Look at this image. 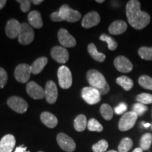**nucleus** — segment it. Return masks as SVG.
Here are the masks:
<instances>
[{
	"label": "nucleus",
	"instance_id": "nucleus-13",
	"mask_svg": "<svg viewBox=\"0 0 152 152\" xmlns=\"http://www.w3.org/2000/svg\"><path fill=\"white\" fill-rule=\"evenodd\" d=\"M45 98L50 104H54L56 102L58 98V90L54 82L49 80L46 83L45 88Z\"/></svg>",
	"mask_w": 152,
	"mask_h": 152
},
{
	"label": "nucleus",
	"instance_id": "nucleus-35",
	"mask_svg": "<svg viewBox=\"0 0 152 152\" xmlns=\"http://www.w3.org/2000/svg\"><path fill=\"white\" fill-rule=\"evenodd\" d=\"M148 110V107L146 105L140 104V103H136L133 104L132 106V111L134 112L138 116H142L143 114L147 112Z\"/></svg>",
	"mask_w": 152,
	"mask_h": 152
},
{
	"label": "nucleus",
	"instance_id": "nucleus-10",
	"mask_svg": "<svg viewBox=\"0 0 152 152\" xmlns=\"http://www.w3.org/2000/svg\"><path fill=\"white\" fill-rule=\"evenodd\" d=\"M58 146L67 152H73L75 151L76 144L75 142L71 137L66 134L65 133H59L56 137Z\"/></svg>",
	"mask_w": 152,
	"mask_h": 152
},
{
	"label": "nucleus",
	"instance_id": "nucleus-26",
	"mask_svg": "<svg viewBox=\"0 0 152 152\" xmlns=\"http://www.w3.org/2000/svg\"><path fill=\"white\" fill-rule=\"evenodd\" d=\"M152 144V134L147 132L144 134L140 139V148L143 151H147L149 149Z\"/></svg>",
	"mask_w": 152,
	"mask_h": 152
},
{
	"label": "nucleus",
	"instance_id": "nucleus-19",
	"mask_svg": "<svg viewBox=\"0 0 152 152\" xmlns=\"http://www.w3.org/2000/svg\"><path fill=\"white\" fill-rule=\"evenodd\" d=\"M127 29H128V24L123 20H118L113 21L110 25L109 32L111 35H118L125 33Z\"/></svg>",
	"mask_w": 152,
	"mask_h": 152
},
{
	"label": "nucleus",
	"instance_id": "nucleus-41",
	"mask_svg": "<svg viewBox=\"0 0 152 152\" xmlns=\"http://www.w3.org/2000/svg\"><path fill=\"white\" fill-rule=\"evenodd\" d=\"M6 4H7V1L6 0H0V10L4 8Z\"/></svg>",
	"mask_w": 152,
	"mask_h": 152
},
{
	"label": "nucleus",
	"instance_id": "nucleus-6",
	"mask_svg": "<svg viewBox=\"0 0 152 152\" xmlns=\"http://www.w3.org/2000/svg\"><path fill=\"white\" fill-rule=\"evenodd\" d=\"M57 76H58V84L61 88L68 89L71 87L73 84L72 73L67 66H61L58 70Z\"/></svg>",
	"mask_w": 152,
	"mask_h": 152
},
{
	"label": "nucleus",
	"instance_id": "nucleus-2",
	"mask_svg": "<svg viewBox=\"0 0 152 152\" xmlns=\"http://www.w3.org/2000/svg\"><path fill=\"white\" fill-rule=\"evenodd\" d=\"M87 80L90 87L97 89L99 92L109 86L104 76L97 70H89L87 73Z\"/></svg>",
	"mask_w": 152,
	"mask_h": 152
},
{
	"label": "nucleus",
	"instance_id": "nucleus-48",
	"mask_svg": "<svg viewBox=\"0 0 152 152\" xmlns=\"http://www.w3.org/2000/svg\"><path fill=\"white\" fill-rule=\"evenodd\" d=\"M39 152H43V151H39Z\"/></svg>",
	"mask_w": 152,
	"mask_h": 152
},
{
	"label": "nucleus",
	"instance_id": "nucleus-5",
	"mask_svg": "<svg viewBox=\"0 0 152 152\" xmlns=\"http://www.w3.org/2000/svg\"><path fill=\"white\" fill-rule=\"evenodd\" d=\"M138 115L132 111L125 113L120 119L118 128L121 131L125 132L132 129L135 125Z\"/></svg>",
	"mask_w": 152,
	"mask_h": 152
},
{
	"label": "nucleus",
	"instance_id": "nucleus-27",
	"mask_svg": "<svg viewBox=\"0 0 152 152\" xmlns=\"http://www.w3.org/2000/svg\"><path fill=\"white\" fill-rule=\"evenodd\" d=\"M113 110L107 104H104L100 107V113L106 121H111L113 116Z\"/></svg>",
	"mask_w": 152,
	"mask_h": 152
},
{
	"label": "nucleus",
	"instance_id": "nucleus-34",
	"mask_svg": "<svg viewBox=\"0 0 152 152\" xmlns=\"http://www.w3.org/2000/svg\"><path fill=\"white\" fill-rule=\"evenodd\" d=\"M108 147L109 144L107 141L105 140H101L92 146V151L94 152H105Z\"/></svg>",
	"mask_w": 152,
	"mask_h": 152
},
{
	"label": "nucleus",
	"instance_id": "nucleus-42",
	"mask_svg": "<svg viewBox=\"0 0 152 152\" xmlns=\"http://www.w3.org/2000/svg\"><path fill=\"white\" fill-rule=\"evenodd\" d=\"M42 1H43L42 0H33V1H32V3L35 5H37V4H41Z\"/></svg>",
	"mask_w": 152,
	"mask_h": 152
},
{
	"label": "nucleus",
	"instance_id": "nucleus-33",
	"mask_svg": "<svg viewBox=\"0 0 152 152\" xmlns=\"http://www.w3.org/2000/svg\"><path fill=\"white\" fill-rule=\"evenodd\" d=\"M136 101L138 103L144 105L152 104V94L149 93H142L136 96Z\"/></svg>",
	"mask_w": 152,
	"mask_h": 152
},
{
	"label": "nucleus",
	"instance_id": "nucleus-14",
	"mask_svg": "<svg viewBox=\"0 0 152 152\" xmlns=\"http://www.w3.org/2000/svg\"><path fill=\"white\" fill-rule=\"evenodd\" d=\"M58 39L63 47H73L76 45V40L67 30L61 28L58 32Z\"/></svg>",
	"mask_w": 152,
	"mask_h": 152
},
{
	"label": "nucleus",
	"instance_id": "nucleus-18",
	"mask_svg": "<svg viewBox=\"0 0 152 152\" xmlns=\"http://www.w3.org/2000/svg\"><path fill=\"white\" fill-rule=\"evenodd\" d=\"M16 145V138L13 134H6L0 141V152H12Z\"/></svg>",
	"mask_w": 152,
	"mask_h": 152
},
{
	"label": "nucleus",
	"instance_id": "nucleus-4",
	"mask_svg": "<svg viewBox=\"0 0 152 152\" xmlns=\"http://www.w3.org/2000/svg\"><path fill=\"white\" fill-rule=\"evenodd\" d=\"M34 37H35V33L33 27L29 23H23L18 37V42L23 45H30L33 41Z\"/></svg>",
	"mask_w": 152,
	"mask_h": 152
},
{
	"label": "nucleus",
	"instance_id": "nucleus-45",
	"mask_svg": "<svg viewBox=\"0 0 152 152\" xmlns=\"http://www.w3.org/2000/svg\"><path fill=\"white\" fill-rule=\"evenodd\" d=\"M96 2H97V3H100V4H102V3H103V2H104V0H96Z\"/></svg>",
	"mask_w": 152,
	"mask_h": 152
},
{
	"label": "nucleus",
	"instance_id": "nucleus-40",
	"mask_svg": "<svg viewBox=\"0 0 152 152\" xmlns=\"http://www.w3.org/2000/svg\"><path fill=\"white\" fill-rule=\"evenodd\" d=\"M26 149H27V147H24L23 145H22V146H20V147H17L16 149H15L14 152H30V151H26Z\"/></svg>",
	"mask_w": 152,
	"mask_h": 152
},
{
	"label": "nucleus",
	"instance_id": "nucleus-43",
	"mask_svg": "<svg viewBox=\"0 0 152 152\" xmlns=\"http://www.w3.org/2000/svg\"><path fill=\"white\" fill-rule=\"evenodd\" d=\"M132 152H143V150H142L140 147H139V148H136V149H134Z\"/></svg>",
	"mask_w": 152,
	"mask_h": 152
},
{
	"label": "nucleus",
	"instance_id": "nucleus-20",
	"mask_svg": "<svg viewBox=\"0 0 152 152\" xmlns=\"http://www.w3.org/2000/svg\"><path fill=\"white\" fill-rule=\"evenodd\" d=\"M28 21H29V24L33 28L39 29L43 26L42 18L41 14L39 11H32L28 14Z\"/></svg>",
	"mask_w": 152,
	"mask_h": 152
},
{
	"label": "nucleus",
	"instance_id": "nucleus-25",
	"mask_svg": "<svg viewBox=\"0 0 152 152\" xmlns=\"http://www.w3.org/2000/svg\"><path fill=\"white\" fill-rule=\"evenodd\" d=\"M116 83L118 85L122 87L125 91L130 90L133 87V85H134L132 80L125 75L120 76V77H118L116 79Z\"/></svg>",
	"mask_w": 152,
	"mask_h": 152
},
{
	"label": "nucleus",
	"instance_id": "nucleus-31",
	"mask_svg": "<svg viewBox=\"0 0 152 152\" xmlns=\"http://www.w3.org/2000/svg\"><path fill=\"white\" fill-rule=\"evenodd\" d=\"M138 54L142 59L147 61L152 60V47H142L139 49Z\"/></svg>",
	"mask_w": 152,
	"mask_h": 152
},
{
	"label": "nucleus",
	"instance_id": "nucleus-38",
	"mask_svg": "<svg viewBox=\"0 0 152 152\" xmlns=\"http://www.w3.org/2000/svg\"><path fill=\"white\" fill-rule=\"evenodd\" d=\"M127 109H128V106H127L126 104L121 103L117 106H115L113 111L115 113L118 114V115H121V114H123L125 111H126Z\"/></svg>",
	"mask_w": 152,
	"mask_h": 152
},
{
	"label": "nucleus",
	"instance_id": "nucleus-1",
	"mask_svg": "<svg viewBox=\"0 0 152 152\" xmlns=\"http://www.w3.org/2000/svg\"><path fill=\"white\" fill-rule=\"evenodd\" d=\"M126 16L129 23L136 30L147 27L151 20L149 14L141 10V4L137 0H130L127 3Z\"/></svg>",
	"mask_w": 152,
	"mask_h": 152
},
{
	"label": "nucleus",
	"instance_id": "nucleus-36",
	"mask_svg": "<svg viewBox=\"0 0 152 152\" xmlns=\"http://www.w3.org/2000/svg\"><path fill=\"white\" fill-rule=\"evenodd\" d=\"M8 81V74L3 68L0 67V89L4 88Z\"/></svg>",
	"mask_w": 152,
	"mask_h": 152
},
{
	"label": "nucleus",
	"instance_id": "nucleus-44",
	"mask_svg": "<svg viewBox=\"0 0 152 152\" xmlns=\"http://www.w3.org/2000/svg\"><path fill=\"white\" fill-rule=\"evenodd\" d=\"M142 125H144V128H149V126H151V124H150V123H144V122H142Z\"/></svg>",
	"mask_w": 152,
	"mask_h": 152
},
{
	"label": "nucleus",
	"instance_id": "nucleus-29",
	"mask_svg": "<svg viewBox=\"0 0 152 152\" xmlns=\"http://www.w3.org/2000/svg\"><path fill=\"white\" fill-rule=\"evenodd\" d=\"M139 85L146 90H152V77L149 75H142L139 77Z\"/></svg>",
	"mask_w": 152,
	"mask_h": 152
},
{
	"label": "nucleus",
	"instance_id": "nucleus-39",
	"mask_svg": "<svg viewBox=\"0 0 152 152\" xmlns=\"http://www.w3.org/2000/svg\"><path fill=\"white\" fill-rule=\"evenodd\" d=\"M50 18L52 21L54 22H61L62 20L61 18L59 16V14H58V11H54V13H52V14L50 15Z\"/></svg>",
	"mask_w": 152,
	"mask_h": 152
},
{
	"label": "nucleus",
	"instance_id": "nucleus-9",
	"mask_svg": "<svg viewBox=\"0 0 152 152\" xmlns=\"http://www.w3.org/2000/svg\"><path fill=\"white\" fill-rule=\"evenodd\" d=\"M31 74L30 65L27 64H19L16 66L14 71L15 78L19 83H26L29 80Z\"/></svg>",
	"mask_w": 152,
	"mask_h": 152
},
{
	"label": "nucleus",
	"instance_id": "nucleus-32",
	"mask_svg": "<svg viewBox=\"0 0 152 152\" xmlns=\"http://www.w3.org/2000/svg\"><path fill=\"white\" fill-rule=\"evenodd\" d=\"M87 128L92 132H100L103 130V126L102 124L94 118H91L87 122Z\"/></svg>",
	"mask_w": 152,
	"mask_h": 152
},
{
	"label": "nucleus",
	"instance_id": "nucleus-21",
	"mask_svg": "<svg viewBox=\"0 0 152 152\" xmlns=\"http://www.w3.org/2000/svg\"><path fill=\"white\" fill-rule=\"evenodd\" d=\"M40 119L42 122L49 128H54L58 124L57 118L49 112L45 111L42 113L40 115Z\"/></svg>",
	"mask_w": 152,
	"mask_h": 152
},
{
	"label": "nucleus",
	"instance_id": "nucleus-12",
	"mask_svg": "<svg viewBox=\"0 0 152 152\" xmlns=\"http://www.w3.org/2000/svg\"><path fill=\"white\" fill-rule=\"evenodd\" d=\"M51 56L56 62L64 64L68 61L69 58V54L65 47L55 46L51 50Z\"/></svg>",
	"mask_w": 152,
	"mask_h": 152
},
{
	"label": "nucleus",
	"instance_id": "nucleus-22",
	"mask_svg": "<svg viewBox=\"0 0 152 152\" xmlns=\"http://www.w3.org/2000/svg\"><path fill=\"white\" fill-rule=\"evenodd\" d=\"M48 62V59L47 57L42 56L40 58H38L34 61L32 65H30V69H31V73L35 75L41 73L43 71L44 68L46 66Z\"/></svg>",
	"mask_w": 152,
	"mask_h": 152
},
{
	"label": "nucleus",
	"instance_id": "nucleus-7",
	"mask_svg": "<svg viewBox=\"0 0 152 152\" xmlns=\"http://www.w3.org/2000/svg\"><path fill=\"white\" fill-rule=\"evenodd\" d=\"M81 96L85 102L90 105H94L101 101L99 90L92 87H85L82 90Z\"/></svg>",
	"mask_w": 152,
	"mask_h": 152
},
{
	"label": "nucleus",
	"instance_id": "nucleus-8",
	"mask_svg": "<svg viewBox=\"0 0 152 152\" xmlns=\"http://www.w3.org/2000/svg\"><path fill=\"white\" fill-rule=\"evenodd\" d=\"M7 105L13 111L18 113H23L27 111L28 104L23 99L17 96H11L7 100Z\"/></svg>",
	"mask_w": 152,
	"mask_h": 152
},
{
	"label": "nucleus",
	"instance_id": "nucleus-37",
	"mask_svg": "<svg viewBox=\"0 0 152 152\" xmlns=\"http://www.w3.org/2000/svg\"><path fill=\"white\" fill-rule=\"evenodd\" d=\"M16 1L20 4V9L23 12L26 13L29 11L30 7H31V1H29V0H17Z\"/></svg>",
	"mask_w": 152,
	"mask_h": 152
},
{
	"label": "nucleus",
	"instance_id": "nucleus-24",
	"mask_svg": "<svg viewBox=\"0 0 152 152\" xmlns=\"http://www.w3.org/2000/svg\"><path fill=\"white\" fill-rule=\"evenodd\" d=\"M87 128V118L85 115L80 114L74 120V128L77 132H83Z\"/></svg>",
	"mask_w": 152,
	"mask_h": 152
},
{
	"label": "nucleus",
	"instance_id": "nucleus-30",
	"mask_svg": "<svg viewBox=\"0 0 152 152\" xmlns=\"http://www.w3.org/2000/svg\"><path fill=\"white\" fill-rule=\"evenodd\" d=\"M99 39L100 40L105 42L108 44V47H109V50H115L118 47V43L116 42V41L113 37H110L109 35H106V34H102L99 37Z\"/></svg>",
	"mask_w": 152,
	"mask_h": 152
},
{
	"label": "nucleus",
	"instance_id": "nucleus-47",
	"mask_svg": "<svg viewBox=\"0 0 152 152\" xmlns=\"http://www.w3.org/2000/svg\"><path fill=\"white\" fill-rule=\"evenodd\" d=\"M151 129H152V124H151Z\"/></svg>",
	"mask_w": 152,
	"mask_h": 152
},
{
	"label": "nucleus",
	"instance_id": "nucleus-46",
	"mask_svg": "<svg viewBox=\"0 0 152 152\" xmlns=\"http://www.w3.org/2000/svg\"><path fill=\"white\" fill-rule=\"evenodd\" d=\"M106 152H118L116 151H115V150H111V151H106Z\"/></svg>",
	"mask_w": 152,
	"mask_h": 152
},
{
	"label": "nucleus",
	"instance_id": "nucleus-17",
	"mask_svg": "<svg viewBox=\"0 0 152 152\" xmlns=\"http://www.w3.org/2000/svg\"><path fill=\"white\" fill-rule=\"evenodd\" d=\"M101 18L99 14L96 11H91L83 17L82 20V26L85 28L94 27L100 23Z\"/></svg>",
	"mask_w": 152,
	"mask_h": 152
},
{
	"label": "nucleus",
	"instance_id": "nucleus-15",
	"mask_svg": "<svg viewBox=\"0 0 152 152\" xmlns=\"http://www.w3.org/2000/svg\"><path fill=\"white\" fill-rule=\"evenodd\" d=\"M114 66L121 73H129L133 69L132 62L124 56H117L114 60Z\"/></svg>",
	"mask_w": 152,
	"mask_h": 152
},
{
	"label": "nucleus",
	"instance_id": "nucleus-3",
	"mask_svg": "<svg viewBox=\"0 0 152 152\" xmlns=\"http://www.w3.org/2000/svg\"><path fill=\"white\" fill-rule=\"evenodd\" d=\"M58 14L62 21L66 20L69 23L78 21L81 18V14L79 11L71 9L67 4H64L58 9Z\"/></svg>",
	"mask_w": 152,
	"mask_h": 152
},
{
	"label": "nucleus",
	"instance_id": "nucleus-28",
	"mask_svg": "<svg viewBox=\"0 0 152 152\" xmlns=\"http://www.w3.org/2000/svg\"><path fill=\"white\" fill-rule=\"evenodd\" d=\"M133 142L130 138L125 137L121 140L118 145V152H128L132 149Z\"/></svg>",
	"mask_w": 152,
	"mask_h": 152
},
{
	"label": "nucleus",
	"instance_id": "nucleus-16",
	"mask_svg": "<svg viewBox=\"0 0 152 152\" xmlns=\"http://www.w3.org/2000/svg\"><path fill=\"white\" fill-rule=\"evenodd\" d=\"M20 27L21 24L19 23L18 20L14 18L9 20L5 28V32L7 37L11 39L18 37L20 31Z\"/></svg>",
	"mask_w": 152,
	"mask_h": 152
},
{
	"label": "nucleus",
	"instance_id": "nucleus-11",
	"mask_svg": "<svg viewBox=\"0 0 152 152\" xmlns=\"http://www.w3.org/2000/svg\"><path fill=\"white\" fill-rule=\"evenodd\" d=\"M26 92L34 99H42L45 98V90L35 82H29L26 85Z\"/></svg>",
	"mask_w": 152,
	"mask_h": 152
},
{
	"label": "nucleus",
	"instance_id": "nucleus-23",
	"mask_svg": "<svg viewBox=\"0 0 152 152\" xmlns=\"http://www.w3.org/2000/svg\"><path fill=\"white\" fill-rule=\"evenodd\" d=\"M87 51L90 55L92 56L93 59L98 62H104L106 59V56L105 54L103 53L99 52L96 49V46H95L94 44L90 43V45L87 46Z\"/></svg>",
	"mask_w": 152,
	"mask_h": 152
}]
</instances>
